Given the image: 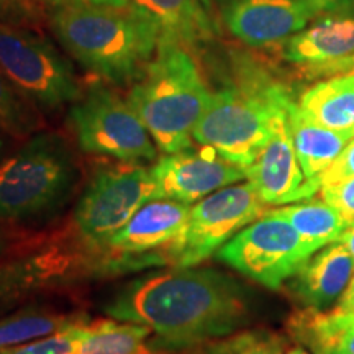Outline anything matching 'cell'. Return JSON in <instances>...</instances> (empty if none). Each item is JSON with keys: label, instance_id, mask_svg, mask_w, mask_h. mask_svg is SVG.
Listing matches in <instances>:
<instances>
[{"label": "cell", "instance_id": "21", "mask_svg": "<svg viewBox=\"0 0 354 354\" xmlns=\"http://www.w3.org/2000/svg\"><path fill=\"white\" fill-rule=\"evenodd\" d=\"M299 107L320 125L354 135V73L317 82L304 92Z\"/></svg>", "mask_w": 354, "mask_h": 354}, {"label": "cell", "instance_id": "8", "mask_svg": "<svg viewBox=\"0 0 354 354\" xmlns=\"http://www.w3.org/2000/svg\"><path fill=\"white\" fill-rule=\"evenodd\" d=\"M159 197L151 167L138 162L102 165L74 209L73 228L84 245L109 253V243L146 202Z\"/></svg>", "mask_w": 354, "mask_h": 354}, {"label": "cell", "instance_id": "2", "mask_svg": "<svg viewBox=\"0 0 354 354\" xmlns=\"http://www.w3.org/2000/svg\"><path fill=\"white\" fill-rule=\"evenodd\" d=\"M48 21L57 43L77 64L115 86L138 81L161 38L159 26L135 3L55 7Z\"/></svg>", "mask_w": 354, "mask_h": 354}, {"label": "cell", "instance_id": "29", "mask_svg": "<svg viewBox=\"0 0 354 354\" xmlns=\"http://www.w3.org/2000/svg\"><path fill=\"white\" fill-rule=\"evenodd\" d=\"M322 201L338 212L343 216L348 227L354 225V177L339 180V183L322 185Z\"/></svg>", "mask_w": 354, "mask_h": 354}, {"label": "cell", "instance_id": "37", "mask_svg": "<svg viewBox=\"0 0 354 354\" xmlns=\"http://www.w3.org/2000/svg\"><path fill=\"white\" fill-rule=\"evenodd\" d=\"M8 148H10V136L0 130V162L7 158Z\"/></svg>", "mask_w": 354, "mask_h": 354}, {"label": "cell", "instance_id": "22", "mask_svg": "<svg viewBox=\"0 0 354 354\" xmlns=\"http://www.w3.org/2000/svg\"><path fill=\"white\" fill-rule=\"evenodd\" d=\"M86 322L88 318L82 312H64L38 302H28L6 317H0V353Z\"/></svg>", "mask_w": 354, "mask_h": 354}, {"label": "cell", "instance_id": "38", "mask_svg": "<svg viewBox=\"0 0 354 354\" xmlns=\"http://www.w3.org/2000/svg\"><path fill=\"white\" fill-rule=\"evenodd\" d=\"M286 354H312V353H310L307 348H304L302 344H295V346L287 348Z\"/></svg>", "mask_w": 354, "mask_h": 354}, {"label": "cell", "instance_id": "33", "mask_svg": "<svg viewBox=\"0 0 354 354\" xmlns=\"http://www.w3.org/2000/svg\"><path fill=\"white\" fill-rule=\"evenodd\" d=\"M333 310L338 313H344V315H354V274Z\"/></svg>", "mask_w": 354, "mask_h": 354}, {"label": "cell", "instance_id": "20", "mask_svg": "<svg viewBox=\"0 0 354 354\" xmlns=\"http://www.w3.org/2000/svg\"><path fill=\"white\" fill-rule=\"evenodd\" d=\"M287 330L312 354H354V315L304 307L292 313Z\"/></svg>", "mask_w": 354, "mask_h": 354}, {"label": "cell", "instance_id": "3", "mask_svg": "<svg viewBox=\"0 0 354 354\" xmlns=\"http://www.w3.org/2000/svg\"><path fill=\"white\" fill-rule=\"evenodd\" d=\"M209 100L210 91L189 48L167 37L159 38L156 55L128 94L133 110L165 154L192 146L194 130Z\"/></svg>", "mask_w": 354, "mask_h": 354}, {"label": "cell", "instance_id": "9", "mask_svg": "<svg viewBox=\"0 0 354 354\" xmlns=\"http://www.w3.org/2000/svg\"><path fill=\"white\" fill-rule=\"evenodd\" d=\"M68 122L84 153L138 165L158 158V146L130 102L100 81L71 105Z\"/></svg>", "mask_w": 354, "mask_h": 354}, {"label": "cell", "instance_id": "17", "mask_svg": "<svg viewBox=\"0 0 354 354\" xmlns=\"http://www.w3.org/2000/svg\"><path fill=\"white\" fill-rule=\"evenodd\" d=\"M354 274V258L342 241L318 250L292 277L290 290L304 307L325 310L342 297Z\"/></svg>", "mask_w": 354, "mask_h": 354}, {"label": "cell", "instance_id": "27", "mask_svg": "<svg viewBox=\"0 0 354 354\" xmlns=\"http://www.w3.org/2000/svg\"><path fill=\"white\" fill-rule=\"evenodd\" d=\"M87 323H77L56 333L39 336L32 342L8 348L0 354H77Z\"/></svg>", "mask_w": 354, "mask_h": 354}, {"label": "cell", "instance_id": "6", "mask_svg": "<svg viewBox=\"0 0 354 354\" xmlns=\"http://www.w3.org/2000/svg\"><path fill=\"white\" fill-rule=\"evenodd\" d=\"M131 269L125 258L92 250L79 238L43 241L0 259V317L46 292Z\"/></svg>", "mask_w": 354, "mask_h": 354}, {"label": "cell", "instance_id": "12", "mask_svg": "<svg viewBox=\"0 0 354 354\" xmlns=\"http://www.w3.org/2000/svg\"><path fill=\"white\" fill-rule=\"evenodd\" d=\"M159 197L196 203L227 185L246 179V167L225 159L209 146L165 154L151 166Z\"/></svg>", "mask_w": 354, "mask_h": 354}, {"label": "cell", "instance_id": "1", "mask_svg": "<svg viewBox=\"0 0 354 354\" xmlns=\"http://www.w3.org/2000/svg\"><path fill=\"white\" fill-rule=\"evenodd\" d=\"M109 318L141 323L153 331L159 353H183L241 331L251 320L248 289L212 268L153 271L130 279L105 295Z\"/></svg>", "mask_w": 354, "mask_h": 354}, {"label": "cell", "instance_id": "30", "mask_svg": "<svg viewBox=\"0 0 354 354\" xmlns=\"http://www.w3.org/2000/svg\"><path fill=\"white\" fill-rule=\"evenodd\" d=\"M354 177V140L349 143L343 153L336 158V161L328 167L322 177V185L339 183V180Z\"/></svg>", "mask_w": 354, "mask_h": 354}, {"label": "cell", "instance_id": "14", "mask_svg": "<svg viewBox=\"0 0 354 354\" xmlns=\"http://www.w3.org/2000/svg\"><path fill=\"white\" fill-rule=\"evenodd\" d=\"M189 203L172 198H153L131 216L109 243V253L130 259L140 268L166 264L162 256L184 233Z\"/></svg>", "mask_w": 354, "mask_h": 354}, {"label": "cell", "instance_id": "7", "mask_svg": "<svg viewBox=\"0 0 354 354\" xmlns=\"http://www.w3.org/2000/svg\"><path fill=\"white\" fill-rule=\"evenodd\" d=\"M0 69L39 113H55L84 94L71 61L30 26L0 21Z\"/></svg>", "mask_w": 354, "mask_h": 354}, {"label": "cell", "instance_id": "26", "mask_svg": "<svg viewBox=\"0 0 354 354\" xmlns=\"http://www.w3.org/2000/svg\"><path fill=\"white\" fill-rule=\"evenodd\" d=\"M287 343L281 335L268 330L238 331L203 344L202 354H286Z\"/></svg>", "mask_w": 354, "mask_h": 354}, {"label": "cell", "instance_id": "10", "mask_svg": "<svg viewBox=\"0 0 354 354\" xmlns=\"http://www.w3.org/2000/svg\"><path fill=\"white\" fill-rule=\"evenodd\" d=\"M266 212L254 185L232 184L190 207L184 233L166 251V263L198 266Z\"/></svg>", "mask_w": 354, "mask_h": 354}, {"label": "cell", "instance_id": "16", "mask_svg": "<svg viewBox=\"0 0 354 354\" xmlns=\"http://www.w3.org/2000/svg\"><path fill=\"white\" fill-rule=\"evenodd\" d=\"M353 55L354 13L322 17L281 43L282 59L302 66L310 74Z\"/></svg>", "mask_w": 354, "mask_h": 354}, {"label": "cell", "instance_id": "24", "mask_svg": "<svg viewBox=\"0 0 354 354\" xmlns=\"http://www.w3.org/2000/svg\"><path fill=\"white\" fill-rule=\"evenodd\" d=\"M266 214L289 221L304 240L312 243L317 250L339 240L348 223L333 207L323 201L307 198L305 202L266 210Z\"/></svg>", "mask_w": 354, "mask_h": 354}, {"label": "cell", "instance_id": "31", "mask_svg": "<svg viewBox=\"0 0 354 354\" xmlns=\"http://www.w3.org/2000/svg\"><path fill=\"white\" fill-rule=\"evenodd\" d=\"M313 19L354 13V0H302Z\"/></svg>", "mask_w": 354, "mask_h": 354}, {"label": "cell", "instance_id": "19", "mask_svg": "<svg viewBox=\"0 0 354 354\" xmlns=\"http://www.w3.org/2000/svg\"><path fill=\"white\" fill-rule=\"evenodd\" d=\"M161 30V37L185 48L203 46L215 38V21L209 0H131Z\"/></svg>", "mask_w": 354, "mask_h": 354}, {"label": "cell", "instance_id": "34", "mask_svg": "<svg viewBox=\"0 0 354 354\" xmlns=\"http://www.w3.org/2000/svg\"><path fill=\"white\" fill-rule=\"evenodd\" d=\"M354 71V55L343 57V59L335 61L328 66H323V68L317 69L313 74H320V76H326V74H338V73H351ZM312 74V76H313Z\"/></svg>", "mask_w": 354, "mask_h": 354}, {"label": "cell", "instance_id": "18", "mask_svg": "<svg viewBox=\"0 0 354 354\" xmlns=\"http://www.w3.org/2000/svg\"><path fill=\"white\" fill-rule=\"evenodd\" d=\"M287 122L305 183L312 194H315L322 187L323 174L354 140V135L320 125L312 120L294 100L287 105Z\"/></svg>", "mask_w": 354, "mask_h": 354}, {"label": "cell", "instance_id": "11", "mask_svg": "<svg viewBox=\"0 0 354 354\" xmlns=\"http://www.w3.org/2000/svg\"><path fill=\"white\" fill-rule=\"evenodd\" d=\"M289 221L264 214L216 251V258L268 289H279L317 253Z\"/></svg>", "mask_w": 354, "mask_h": 354}, {"label": "cell", "instance_id": "15", "mask_svg": "<svg viewBox=\"0 0 354 354\" xmlns=\"http://www.w3.org/2000/svg\"><path fill=\"white\" fill-rule=\"evenodd\" d=\"M290 100L292 97L274 115L268 143L253 165L246 167V179L254 185L266 205H284L313 197L305 183L287 122Z\"/></svg>", "mask_w": 354, "mask_h": 354}, {"label": "cell", "instance_id": "5", "mask_svg": "<svg viewBox=\"0 0 354 354\" xmlns=\"http://www.w3.org/2000/svg\"><path fill=\"white\" fill-rule=\"evenodd\" d=\"M289 99L282 84L264 71L250 68L238 84L210 92L194 141L214 148L234 165L251 166L271 136L274 115Z\"/></svg>", "mask_w": 354, "mask_h": 354}, {"label": "cell", "instance_id": "35", "mask_svg": "<svg viewBox=\"0 0 354 354\" xmlns=\"http://www.w3.org/2000/svg\"><path fill=\"white\" fill-rule=\"evenodd\" d=\"M338 241H342L343 245L348 248V251L354 258V225H351V227H348L346 230H344Z\"/></svg>", "mask_w": 354, "mask_h": 354}, {"label": "cell", "instance_id": "25", "mask_svg": "<svg viewBox=\"0 0 354 354\" xmlns=\"http://www.w3.org/2000/svg\"><path fill=\"white\" fill-rule=\"evenodd\" d=\"M41 127L37 109L17 91L0 69V130L10 138L26 140Z\"/></svg>", "mask_w": 354, "mask_h": 354}, {"label": "cell", "instance_id": "23", "mask_svg": "<svg viewBox=\"0 0 354 354\" xmlns=\"http://www.w3.org/2000/svg\"><path fill=\"white\" fill-rule=\"evenodd\" d=\"M77 354H162L153 344V331L141 323L88 322Z\"/></svg>", "mask_w": 354, "mask_h": 354}, {"label": "cell", "instance_id": "13", "mask_svg": "<svg viewBox=\"0 0 354 354\" xmlns=\"http://www.w3.org/2000/svg\"><path fill=\"white\" fill-rule=\"evenodd\" d=\"M230 35L253 48L286 41L313 19L302 0H209Z\"/></svg>", "mask_w": 354, "mask_h": 354}, {"label": "cell", "instance_id": "32", "mask_svg": "<svg viewBox=\"0 0 354 354\" xmlns=\"http://www.w3.org/2000/svg\"><path fill=\"white\" fill-rule=\"evenodd\" d=\"M43 7H63V6H73V3H102V6H118L125 7L130 6L131 0H37Z\"/></svg>", "mask_w": 354, "mask_h": 354}, {"label": "cell", "instance_id": "39", "mask_svg": "<svg viewBox=\"0 0 354 354\" xmlns=\"http://www.w3.org/2000/svg\"><path fill=\"white\" fill-rule=\"evenodd\" d=\"M351 73H354V71H351Z\"/></svg>", "mask_w": 354, "mask_h": 354}, {"label": "cell", "instance_id": "28", "mask_svg": "<svg viewBox=\"0 0 354 354\" xmlns=\"http://www.w3.org/2000/svg\"><path fill=\"white\" fill-rule=\"evenodd\" d=\"M44 7L37 0H0V21L2 24L33 26L43 21Z\"/></svg>", "mask_w": 354, "mask_h": 354}, {"label": "cell", "instance_id": "36", "mask_svg": "<svg viewBox=\"0 0 354 354\" xmlns=\"http://www.w3.org/2000/svg\"><path fill=\"white\" fill-rule=\"evenodd\" d=\"M10 245H12L10 234H8L6 230L0 227V259L6 258L7 251H8V248H10Z\"/></svg>", "mask_w": 354, "mask_h": 354}, {"label": "cell", "instance_id": "4", "mask_svg": "<svg viewBox=\"0 0 354 354\" xmlns=\"http://www.w3.org/2000/svg\"><path fill=\"white\" fill-rule=\"evenodd\" d=\"M81 184L69 141L37 131L0 162V223L37 225L61 214Z\"/></svg>", "mask_w": 354, "mask_h": 354}]
</instances>
